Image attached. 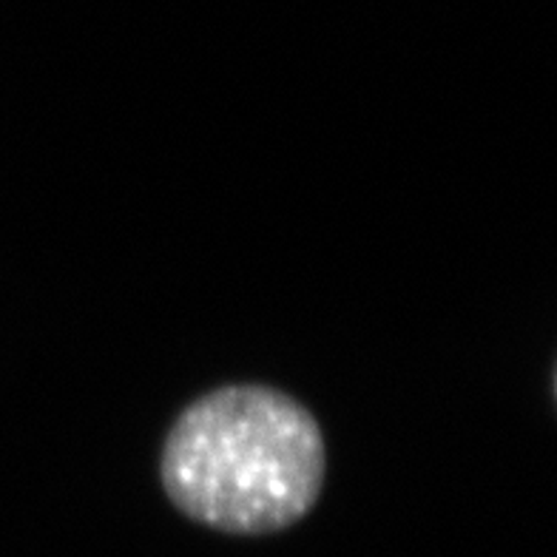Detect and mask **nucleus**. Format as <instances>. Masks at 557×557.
Returning a JSON list of instances; mask_svg holds the SVG:
<instances>
[{
    "instance_id": "obj_1",
    "label": "nucleus",
    "mask_w": 557,
    "mask_h": 557,
    "mask_svg": "<svg viewBox=\"0 0 557 557\" xmlns=\"http://www.w3.org/2000/svg\"><path fill=\"white\" fill-rule=\"evenodd\" d=\"M327 472L322 426L262 384L213 389L185 407L160 458L162 490L191 521L273 535L315 506Z\"/></svg>"
}]
</instances>
